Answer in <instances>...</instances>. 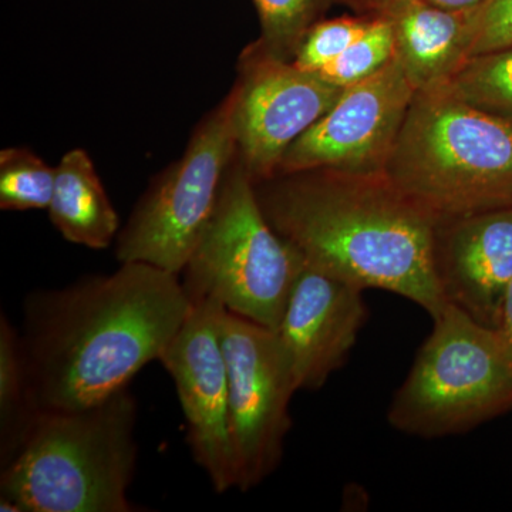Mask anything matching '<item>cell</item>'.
Listing matches in <instances>:
<instances>
[{"instance_id":"cell-1","label":"cell","mask_w":512,"mask_h":512,"mask_svg":"<svg viewBox=\"0 0 512 512\" xmlns=\"http://www.w3.org/2000/svg\"><path fill=\"white\" fill-rule=\"evenodd\" d=\"M120 264L25 299L19 335L33 413L84 409L124 389L190 315L180 275Z\"/></svg>"},{"instance_id":"cell-2","label":"cell","mask_w":512,"mask_h":512,"mask_svg":"<svg viewBox=\"0 0 512 512\" xmlns=\"http://www.w3.org/2000/svg\"><path fill=\"white\" fill-rule=\"evenodd\" d=\"M255 191L269 224L306 264L362 291L403 296L433 319L450 305L434 269L437 221L384 171L281 173Z\"/></svg>"},{"instance_id":"cell-3","label":"cell","mask_w":512,"mask_h":512,"mask_svg":"<svg viewBox=\"0 0 512 512\" xmlns=\"http://www.w3.org/2000/svg\"><path fill=\"white\" fill-rule=\"evenodd\" d=\"M136 397L124 387L79 410L36 414L0 477L3 512H134Z\"/></svg>"},{"instance_id":"cell-4","label":"cell","mask_w":512,"mask_h":512,"mask_svg":"<svg viewBox=\"0 0 512 512\" xmlns=\"http://www.w3.org/2000/svg\"><path fill=\"white\" fill-rule=\"evenodd\" d=\"M384 174L437 222L512 204V126L447 86L414 94Z\"/></svg>"},{"instance_id":"cell-5","label":"cell","mask_w":512,"mask_h":512,"mask_svg":"<svg viewBox=\"0 0 512 512\" xmlns=\"http://www.w3.org/2000/svg\"><path fill=\"white\" fill-rule=\"evenodd\" d=\"M305 265L301 252L269 224L237 151L181 272L188 298L215 299L227 311L276 330Z\"/></svg>"},{"instance_id":"cell-6","label":"cell","mask_w":512,"mask_h":512,"mask_svg":"<svg viewBox=\"0 0 512 512\" xmlns=\"http://www.w3.org/2000/svg\"><path fill=\"white\" fill-rule=\"evenodd\" d=\"M394 394L387 419L410 436L464 433L512 409V362L493 328L448 305Z\"/></svg>"},{"instance_id":"cell-7","label":"cell","mask_w":512,"mask_h":512,"mask_svg":"<svg viewBox=\"0 0 512 512\" xmlns=\"http://www.w3.org/2000/svg\"><path fill=\"white\" fill-rule=\"evenodd\" d=\"M232 110L229 92L195 128L183 156L148 188L116 239L120 262L184 271L237 156Z\"/></svg>"},{"instance_id":"cell-8","label":"cell","mask_w":512,"mask_h":512,"mask_svg":"<svg viewBox=\"0 0 512 512\" xmlns=\"http://www.w3.org/2000/svg\"><path fill=\"white\" fill-rule=\"evenodd\" d=\"M220 333L228 367L235 488L249 491L281 464L292 427L289 404L298 387L275 330L224 309Z\"/></svg>"},{"instance_id":"cell-9","label":"cell","mask_w":512,"mask_h":512,"mask_svg":"<svg viewBox=\"0 0 512 512\" xmlns=\"http://www.w3.org/2000/svg\"><path fill=\"white\" fill-rule=\"evenodd\" d=\"M342 87L291 60L269 55L258 42L245 47L232 87L238 157L254 183L274 177L286 150L332 109Z\"/></svg>"},{"instance_id":"cell-10","label":"cell","mask_w":512,"mask_h":512,"mask_svg":"<svg viewBox=\"0 0 512 512\" xmlns=\"http://www.w3.org/2000/svg\"><path fill=\"white\" fill-rule=\"evenodd\" d=\"M416 94L399 60L343 90L332 109L286 150L276 174L382 173Z\"/></svg>"},{"instance_id":"cell-11","label":"cell","mask_w":512,"mask_h":512,"mask_svg":"<svg viewBox=\"0 0 512 512\" xmlns=\"http://www.w3.org/2000/svg\"><path fill=\"white\" fill-rule=\"evenodd\" d=\"M224 309L215 299L192 301L190 315L158 360L177 389L192 457L220 494L235 488L228 367L220 333Z\"/></svg>"},{"instance_id":"cell-12","label":"cell","mask_w":512,"mask_h":512,"mask_svg":"<svg viewBox=\"0 0 512 512\" xmlns=\"http://www.w3.org/2000/svg\"><path fill=\"white\" fill-rule=\"evenodd\" d=\"M362 289L305 265L275 330L298 390H318L345 365L366 323Z\"/></svg>"},{"instance_id":"cell-13","label":"cell","mask_w":512,"mask_h":512,"mask_svg":"<svg viewBox=\"0 0 512 512\" xmlns=\"http://www.w3.org/2000/svg\"><path fill=\"white\" fill-rule=\"evenodd\" d=\"M434 269L444 299L494 329L512 282V204L437 222Z\"/></svg>"},{"instance_id":"cell-14","label":"cell","mask_w":512,"mask_h":512,"mask_svg":"<svg viewBox=\"0 0 512 512\" xmlns=\"http://www.w3.org/2000/svg\"><path fill=\"white\" fill-rule=\"evenodd\" d=\"M375 15L392 25L394 56L416 92L447 86L471 57L477 9H441L426 0H384Z\"/></svg>"},{"instance_id":"cell-15","label":"cell","mask_w":512,"mask_h":512,"mask_svg":"<svg viewBox=\"0 0 512 512\" xmlns=\"http://www.w3.org/2000/svg\"><path fill=\"white\" fill-rule=\"evenodd\" d=\"M56 168L50 221L66 241L106 249L119 237V217L92 158L80 148L64 154Z\"/></svg>"},{"instance_id":"cell-16","label":"cell","mask_w":512,"mask_h":512,"mask_svg":"<svg viewBox=\"0 0 512 512\" xmlns=\"http://www.w3.org/2000/svg\"><path fill=\"white\" fill-rule=\"evenodd\" d=\"M36 414L29 400L28 376L19 330L0 316V460L9 464L25 443Z\"/></svg>"},{"instance_id":"cell-17","label":"cell","mask_w":512,"mask_h":512,"mask_svg":"<svg viewBox=\"0 0 512 512\" xmlns=\"http://www.w3.org/2000/svg\"><path fill=\"white\" fill-rule=\"evenodd\" d=\"M447 87L458 99L512 126V46L470 57Z\"/></svg>"},{"instance_id":"cell-18","label":"cell","mask_w":512,"mask_h":512,"mask_svg":"<svg viewBox=\"0 0 512 512\" xmlns=\"http://www.w3.org/2000/svg\"><path fill=\"white\" fill-rule=\"evenodd\" d=\"M345 0H254L261 22L259 43L269 55L293 60L303 37L336 3Z\"/></svg>"},{"instance_id":"cell-19","label":"cell","mask_w":512,"mask_h":512,"mask_svg":"<svg viewBox=\"0 0 512 512\" xmlns=\"http://www.w3.org/2000/svg\"><path fill=\"white\" fill-rule=\"evenodd\" d=\"M56 168L26 148L0 153V208L3 211L49 210Z\"/></svg>"},{"instance_id":"cell-20","label":"cell","mask_w":512,"mask_h":512,"mask_svg":"<svg viewBox=\"0 0 512 512\" xmlns=\"http://www.w3.org/2000/svg\"><path fill=\"white\" fill-rule=\"evenodd\" d=\"M393 59L392 25L384 16L375 15L365 35L360 36L335 62L320 70L319 74L326 82L346 89L373 76Z\"/></svg>"},{"instance_id":"cell-21","label":"cell","mask_w":512,"mask_h":512,"mask_svg":"<svg viewBox=\"0 0 512 512\" xmlns=\"http://www.w3.org/2000/svg\"><path fill=\"white\" fill-rule=\"evenodd\" d=\"M373 20L375 15L370 13L319 20L303 37L293 64L306 72L319 73L365 35Z\"/></svg>"},{"instance_id":"cell-22","label":"cell","mask_w":512,"mask_h":512,"mask_svg":"<svg viewBox=\"0 0 512 512\" xmlns=\"http://www.w3.org/2000/svg\"><path fill=\"white\" fill-rule=\"evenodd\" d=\"M512 46V0H484L477 8L471 57Z\"/></svg>"},{"instance_id":"cell-23","label":"cell","mask_w":512,"mask_h":512,"mask_svg":"<svg viewBox=\"0 0 512 512\" xmlns=\"http://www.w3.org/2000/svg\"><path fill=\"white\" fill-rule=\"evenodd\" d=\"M494 330L497 332L498 338L503 343L504 349L507 350L512 362V282L508 286L507 292H505Z\"/></svg>"},{"instance_id":"cell-24","label":"cell","mask_w":512,"mask_h":512,"mask_svg":"<svg viewBox=\"0 0 512 512\" xmlns=\"http://www.w3.org/2000/svg\"><path fill=\"white\" fill-rule=\"evenodd\" d=\"M431 5L447 10H471L480 8L484 0H426Z\"/></svg>"},{"instance_id":"cell-25","label":"cell","mask_w":512,"mask_h":512,"mask_svg":"<svg viewBox=\"0 0 512 512\" xmlns=\"http://www.w3.org/2000/svg\"><path fill=\"white\" fill-rule=\"evenodd\" d=\"M343 3L360 12V15H365V13L375 15L380 6L383 5L384 0H345Z\"/></svg>"}]
</instances>
